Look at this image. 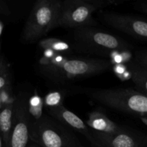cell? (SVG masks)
Returning <instances> with one entry per match:
<instances>
[{"instance_id": "6", "label": "cell", "mask_w": 147, "mask_h": 147, "mask_svg": "<svg viewBox=\"0 0 147 147\" xmlns=\"http://www.w3.org/2000/svg\"><path fill=\"white\" fill-rule=\"evenodd\" d=\"M74 38L79 50L112 55L119 52L130 51L131 46L122 39L98 30L93 27L74 29Z\"/></svg>"}, {"instance_id": "20", "label": "cell", "mask_w": 147, "mask_h": 147, "mask_svg": "<svg viewBox=\"0 0 147 147\" xmlns=\"http://www.w3.org/2000/svg\"><path fill=\"white\" fill-rule=\"evenodd\" d=\"M0 13L4 14H9L10 13L8 6L2 1H0Z\"/></svg>"}, {"instance_id": "4", "label": "cell", "mask_w": 147, "mask_h": 147, "mask_svg": "<svg viewBox=\"0 0 147 147\" xmlns=\"http://www.w3.org/2000/svg\"><path fill=\"white\" fill-rule=\"evenodd\" d=\"M30 140L40 147H76V136L51 116L43 114L33 120L29 127Z\"/></svg>"}, {"instance_id": "11", "label": "cell", "mask_w": 147, "mask_h": 147, "mask_svg": "<svg viewBox=\"0 0 147 147\" xmlns=\"http://www.w3.org/2000/svg\"><path fill=\"white\" fill-rule=\"evenodd\" d=\"M86 124L92 131L104 134L116 133L125 129L110 120L104 113L97 111L89 113Z\"/></svg>"}, {"instance_id": "23", "label": "cell", "mask_w": 147, "mask_h": 147, "mask_svg": "<svg viewBox=\"0 0 147 147\" xmlns=\"http://www.w3.org/2000/svg\"><path fill=\"white\" fill-rule=\"evenodd\" d=\"M0 147H1V142H0Z\"/></svg>"}, {"instance_id": "5", "label": "cell", "mask_w": 147, "mask_h": 147, "mask_svg": "<svg viewBox=\"0 0 147 147\" xmlns=\"http://www.w3.org/2000/svg\"><path fill=\"white\" fill-rule=\"evenodd\" d=\"M122 2L116 0H66L62 1L58 27L76 29L93 27L97 23L93 14L99 9Z\"/></svg>"}, {"instance_id": "9", "label": "cell", "mask_w": 147, "mask_h": 147, "mask_svg": "<svg viewBox=\"0 0 147 147\" xmlns=\"http://www.w3.org/2000/svg\"><path fill=\"white\" fill-rule=\"evenodd\" d=\"M94 147H147L146 136L124 129L113 134H104L92 130Z\"/></svg>"}, {"instance_id": "10", "label": "cell", "mask_w": 147, "mask_h": 147, "mask_svg": "<svg viewBox=\"0 0 147 147\" xmlns=\"http://www.w3.org/2000/svg\"><path fill=\"white\" fill-rule=\"evenodd\" d=\"M49 114L61 124L79 133L84 136L89 142H92V129H89L77 115L69 111L63 106L48 109Z\"/></svg>"}, {"instance_id": "13", "label": "cell", "mask_w": 147, "mask_h": 147, "mask_svg": "<svg viewBox=\"0 0 147 147\" xmlns=\"http://www.w3.org/2000/svg\"><path fill=\"white\" fill-rule=\"evenodd\" d=\"M39 46L43 50H50L52 53L58 55L69 53L71 50L70 45L63 40L58 38H46L39 42Z\"/></svg>"}, {"instance_id": "2", "label": "cell", "mask_w": 147, "mask_h": 147, "mask_svg": "<svg viewBox=\"0 0 147 147\" xmlns=\"http://www.w3.org/2000/svg\"><path fill=\"white\" fill-rule=\"evenodd\" d=\"M89 98L101 105L129 113L147 118V94L131 88L83 89Z\"/></svg>"}, {"instance_id": "24", "label": "cell", "mask_w": 147, "mask_h": 147, "mask_svg": "<svg viewBox=\"0 0 147 147\" xmlns=\"http://www.w3.org/2000/svg\"><path fill=\"white\" fill-rule=\"evenodd\" d=\"M0 47H1V44H0Z\"/></svg>"}, {"instance_id": "17", "label": "cell", "mask_w": 147, "mask_h": 147, "mask_svg": "<svg viewBox=\"0 0 147 147\" xmlns=\"http://www.w3.org/2000/svg\"><path fill=\"white\" fill-rule=\"evenodd\" d=\"M10 72L9 65L3 57H0V92L10 84Z\"/></svg>"}, {"instance_id": "3", "label": "cell", "mask_w": 147, "mask_h": 147, "mask_svg": "<svg viewBox=\"0 0 147 147\" xmlns=\"http://www.w3.org/2000/svg\"><path fill=\"white\" fill-rule=\"evenodd\" d=\"M61 4L62 1L58 0H37L24 24L22 41L34 42L58 27Z\"/></svg>"}, {"instance_id": "18", "label": "cell", "mask_w": 147, "mask_h": 147, "mask_svg": "<svg viewBox=\"0 0 147 147\" xmlns=\"http://www.w3.org/2000/svg\"><path fill=\"white\" fill-rule=\"evenodd\" d=\"M133 63L147 70V50H141L135 52Z\"/></svg>"}, {"instance_id": "15", "label": "cell", "mask_w": 147, "mask_h": 147, "mask_svg": "<svg viewBox=\"0 0 147 147\" xmlns=\"http://www.w3.org/2000/svg\"><path fill=\"white\" fill-rule=\"evenodd\" d=\"M43 99L40 96L35 93V94L28 99V111L30 117L33 120L39 119L43 115Z\"/></svg>"}, {"instance_id": "1", "label": "cell", "mask_w": 147, "mask_h": 147, "mask_svg": "<svg viewBox=\"0 0 147 147\" xmlns=\"http://www.w3.org/2000/svg\"><path fill=\"white\" fill-rule=\"evenodd\" d=\"M111 62L105 59L65 57L55 55L42 57L39 60L40 71L48 78L57 82L91 77L106 71Z\"/></svg>"}, {"instance_id": "21", "label": "cell", "mask_w": 147, "mask_h": 147, "mask_svg": "<svg viewBox=\"0 0 147 147\" xmlns=\"http://www.w3.org/2000/svg\"><path fill=\"white\" fill-rule=\"evenodd\" d=\"M26 147H40V146H38V145L37 144L34 143L33 142H32V141H29L28 144H27V146Z\"/></svg>"}, {"instance_id": "19", "label": "cell", "mask_w": 147, "mask_h": 147, "mask_svg": "<svg viewBox=\"0 0 147 147\" xmlns=\"http://www.w3.org/2000/svg\"><path fill=\"white\" fill-rule=\"evenodd\" d=\"M134 7L138 11L147 14V1L135 3L134 4Z\"/></svg>"}, {"instance_id": "7", "label": "cell", "mask_w": 147, "mask_h": 147, "mask_svg": "<svg viewBox=\"0 0 147 147\" xmlns=\"http://www.w3.org/2000/svg\"><path fill=\"white\" fill-rule=\"evenodd\" d=\"M28 96L20 93L14 102L12 129L6 147H26L29 141L31 117L28 111Z\"/></svg>"}, {"instance_id": "8", "label": "cell", "mask_w": 147, "mask_h": 147, "mask_svg": "<svg viewBox=\"0 0 147 147\" xmlns=\"http://www.w3.org/2000/svg\"><path fill=\"white\" fill-rule=\"evenodd\" d=\"M100 19L106 25L147 42V21L138 17L118 13H103Z\"/></svg>"}, {"instance_id": "12", "label": "cell", "mask_w": 147, "mask_h": 147, "mask_svg": "<svg viewBox=\"0 0 147 147\" xmlns=\"http://www.w3.org/2000/svg\"><path fill=\"white\" fill-rule=\"evenodd\" d=\"M14 101L7 103L0 110V135L4 147L7 146L12 129Z\"/></svg>"}, {"instance_id": "16", "label": "cell", "mask_w": 147, "mask_h": 147, "mask_svg": "<svg viewBox=\"0 0 147 147\" xmlns=\"http://www.w3.org/2000/svg\"><path fill=\"white\" fill-rule=\"evenodd\" d=\"M65 93H66V92L60 91V90H54V91L49 92L43 98V105L48 109L63 106Z\"/></svg>"}, {"instance_id": "14", "label": "cell", "mask_w": 147, "mask_h": 147, "mask_svg": "<svg viewBox=\"0 0 147 147\" xmlns=\"http://www.w3.org/2000/svg\"><path fill=\"white\" fill-rule=\"evenodd\" d=\"M129 71L133 83L141 92L147 94V70L133 62L130 64Z\"/></svg>"}, {"instance_id": "22", "label": "cell", "mask_w": 147, "mask_h": 147, "mask_svg": "<svg viewBox=\"0 0 147 147\" xmlns=\"http://www.w3.org/2000/svg\"><path fill=\"white\" fill-rule=\"evenodd\" d=\"M146 143H147V136H146Z\"/></svg>"}]
</instances>
